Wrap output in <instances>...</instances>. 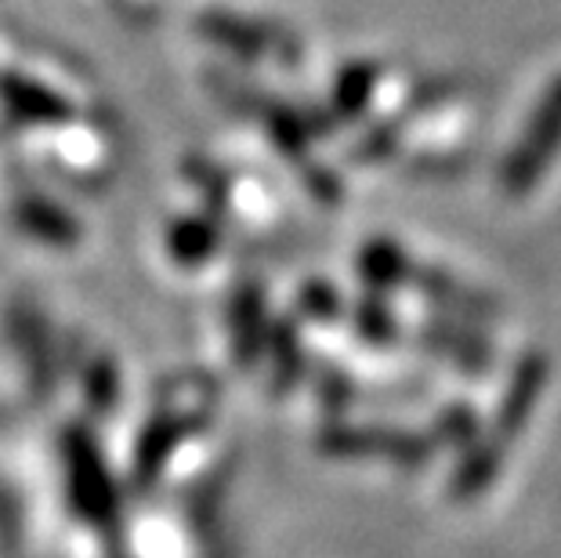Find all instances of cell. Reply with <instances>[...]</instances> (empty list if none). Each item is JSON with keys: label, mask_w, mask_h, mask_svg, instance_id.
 <instances>
[{"label": "cell", "mask_w": 561, "mask_h": 558, "mask_svg": "<svg viewBox=\"0 0 561 558\" xmlns=\"http://www.w3.org/2000/svg\"><path fill=\"white\" fill-rule=\"evenodd\" d=\"M0 99H4L8 110L19 113V116H37V121H44V116L58 113L55 102H51V94L26 84V80H19V77L0 80Z\"/></svg>", "instance_id": "6da1fadb"}]
</instances>
